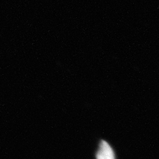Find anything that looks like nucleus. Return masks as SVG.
I'll list each match as a JSON object with an SVG mask.
<instances>
[{
  "mask_svg": "<svg viewBox=\"0 0 159 159\" xmlns=\"http://www.w3.org/2000/svg\"><path fill=\"white\" fill-rule=\"evenodd\" d=\"M96 159H116L113 148L106 141H102L99 143Z\"/></svg>",
  "mask_w": 159,
  "mask_h": 159,
  "instance_id": "nucleus-1",
  "label": "nucleus"
}]
</instances>
